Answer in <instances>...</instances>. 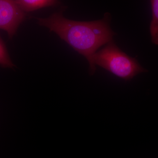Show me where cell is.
<instances>
[{
    "instance_id": "cell-3",
    "label": "cell",
    "mask_w": 158,
    "mask_h": 158,
    "mask_svg": "<svg viewBox=\"0 0 158 158\" xmlns=\"http://www.w3.org/2000/svg\"><path fill=\"white\" fill-rule=\"evenodd\" d=\"M25 12L15 1L0 0V29L6 31L11 39L20 24L26 19Z\"/></svg>"
},
{
    "instance_id": "cell-5",
    "label": "cell",
    "mask_w": 158,
    "mask_h": 158,
    "mask_svg": "<svg viewBox=\"0 0 158 158\" xmlns=\"http://www.w3.org/2000/svg\"><path fill=\"white\" fill-rule=\"evenodd\" d=\"M152 11V19L150 25L152 42L158 45V0L150 2Z\"/></svg>"
},
{
    "instance_id": "cell-2",
    "label": "cell",
    "mask_w": 158,
    "mask_h": 158,
    "mask_svg": "<svg viewBox=\"0 0 158 158\" xmlns=\"http://www.w3.org/2000/svg\"><path fill=\"white\" fill-rule=\"evenodd\" d=\"M92 62L95 67L98 65L126 81L147 71L135 59L119 49L113 40L94 55Z\"/></svg>"
},
{
    "instance_id": "cell-6",
    "label": "cell",
    "mask_w": 158,
    "mask_h": 158,
    "mask_svg": "<svg viewBox=\"0 0 158 158\" xmlns=\"http://www.w3.org/2000/svg\"><path fill=\"white\" fill-rule=\"evenodd\" d=\"M0 65L5 68H13L15 66L12 62L7 48L0 36Z\"/></svg>"
},
{
    "instance_id": "cell-4",
    "label": "cell",
    "mask_w": 158,
    "mask_h": 158,
    "mask_svg": "<svg viewBox=\"0 0 158 158\" xmlns=\"http://www.w3.org/2000/svg\"><path fill=\"white\" fill-rule=\"evenodd\" d=\"M24 12H28L45 8L58 6L60 2L56 0H16L15 1Z\"/></svg>"
},
{
    "instance_id": "cell-1",
    "label": "cell",
    "mask_w": 158,
    "mask_h": 158,
    "mask_svg": "<svg viewBox=\"0 0 158 158\" xmlns=\"http://www.w3.org/2000/svg\"><path fill=\"white\" fill-rule=\"evenodd\" d=\"M65 9L46 18H36L39 25L55 32L62 40L83 55L89 62V73L92 75L96 70L92 57L102 46L113 40L115 33L110 26V15L106 13L102 19L90 22H80L64 17Z\"/></svg>"
}]
</instances>
